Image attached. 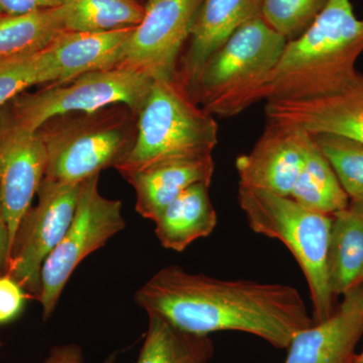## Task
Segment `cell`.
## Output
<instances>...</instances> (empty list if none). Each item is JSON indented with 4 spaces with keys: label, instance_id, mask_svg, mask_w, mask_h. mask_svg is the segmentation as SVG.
Wrapping results in <instances>:
<instances>
[{
    "label": "cell",
    "instance_id": "52a82bcc",
    "mask_svg": "<svg viewBox=\"0 0 363 363\" xmlns=\"http://www.w3.org/2000/svg\"><path fill=\"white\" fill-rule=\"evenodd\" d=\"M154 79L126 66L91 72L63 84L23 92L4 105L21 128L37 133L50 119L123 104L138 114Z\"/></svg>",
    "mask_w": 363,
    "mask_h": 363
},
{
    "label": "cell",
    "instance_id": "44dd1931",
    "mask_svg": "<svg viewBox=\"0 0 363 363\" xmlns=\"http://www.w3.org/2000/svg\"><path fill=\"white\" fill-rule=\"evenodd\" d=\"M213 354L209 335L182 330L164 318L149 315L147 335L136 363H209Z\"/></svg>",
    "mask_w": 363,
    "mask_h": 363
},
{
    "label": "cell",
    "instance_id": "ba28073f",
    "mask_svg": "<svg viewBox=\"0 0 363 363\" xmlns=\"http://www.w3.org/2000/svg\"><path fill=\"white\" fill-rule=\"evenodd\" d=\"M98 182L99 175L81 183L73 220L43 264L37 298L42 305L45 320L56 309L69 279L79 264L125 228L123 202L102 196Z\"/></svg>",
    "mask_w": 363,
    "mask_h": 363
},
{
    "label": "cell",
    "instance_id": "8992f818",
    "mask_svg": "<svg viewBox=\"0 0 363 363\" xmlns=\"http://www.w3.org/2000/svg\"><path fill=\"white\" fill-rule=\"evenodd\" d=\"M238 203L250 229L283 242L297 260L309 286L314 323L334 310L328 279L331 215L312 211L291 197L240 187Z\"/></svg>",
    "mask_w": 363,
    "mask_h": 363
},
{
    "label": "cell",
    "instance_id": "f546056e",
    "mask_svg": "<svg viewBox=\"0 0 363 363\" xmlns=\"http://www.w3.org/2000/svg\"><path fill=\"white\" fill-rule=\"evenodd\" d=\"M82 350L76 344L56 346L50 351L45 363H83Z\"/></svg>",
    "mask_w": 363,
    "mask_h": 363
},
{
    "label": "cell",
    "instance_id": "f1b7e54d",
    "mask_svg": "<svg viewBox=\"0 0 363 363\" xmlns=\"http://www.w3.org/2000/svg\"><path fill=\"white\" fill-rule=\"evenodd\" d=\"M11 242L9 238L1 193H0V276L6 274L11 260Z\"/></svg>",
    "mask_w": 363,
    "mask_h": 363
},
{
    "label": "cell",
    "instance_id": "4fadbf2b",
    "mask_svg": "<svg viewBox=\"0 0 363 363\" xmlns=\"http://www.w3.org/2000/svg\"><path fill=\"white\" fill-rule=\"evenodd\" d=\"M302 162L298 128L267 121L250 152L236 159L240 187L290 197Z\"/></svg>",
    "mask_w": 363,
    "mask_h": 363
},
{
    "label": "cell",
    "instance_id": "484cf974",
    "mask_svg": "<svg viewBox=\"0 0 363 363\" xmlns=\"http://www.w3.org/2000/svg\"><path fill=\"white\" fill-rule=\"evenodd\" d=\"M329 0H262V18L286 40L298 35L314 23Z\"/></svg>",
    "mask_w": 363,
    "mask_h": 363
},
{
    "label": "cell",
    "instance_id": "7a4b0ae2",
    "mask_svg": "<svg viewBox=\"0 0 363 363\" xmlns=\"http://www.w3.org/2000/svg\"><path fill=\"white\" fill-rule=\"evenodd\" d=\"M363 52V20L351 0H329L297 39L288 40L264 85L262 100L304 99L343 89L358 71Z\"/></svg>",
    "mask_w": 363,
    "mask_h": 363
},
{
    "label": "cell",
    "instance_id": "cb8c5ba5",
    "mask_svg": "<svg viewBox=\"0 0 363 363\" xmlns=\"http://www.w3.org/2000/svg\"><path fill=\"white\" fill-rule=\"evenodd\" d=\"M312 136L350 201L363 202V143L329 133Z\"/></svg>",
    "mask_w": 363,
    "mask_h": 363
},
{
    "label": "cell",
    "instance_id": "5b68a950",
    "mask_svg": "<svg viewBox=\"0 0 363 363\" xmlns=\"http://www.w3.org/2000/svg\"><path fill=\"white\" fill-rule=\"evenodd\" d=\"M136 123L135 112L123 104L50 119L37 131L47 156L45 178L81 184L116 169L135 145Z\"/></svg>",
    "mask_w": 363,
    "mask_h": 363
},
{
    "label": "cell",
    "instance_id": "603a6c76",
    "mask_svg": "<svg viewBox=\"0 0 363 363\" xmlns=\"http://www.w3.org/2000/svg\"><path fill=\"white\" fill-rule=\"evenodd\" d=\"M64 6L66 30L104 33L133 28L145 6L138 0H70Z\"/></svg>",
    "mask_w": 363,
    "mask_h": 363
},
{
    "label": "cell",
    "instance_id": "8fae6325",
    "mask_svg": "<svg viewBox=\"0 0 363 363\" xmlns=\"http://www.w3.org/2000/svg\"><path fill=\"white\" fill-rule=\"evenodd\" d=\"M47 156L38 133L21 128L0 108V193L11 250L23 217L45 178ZM13 253V252H11Z\"/></svg>",
    "mask_w": 363,
    "mask_h": 363
},
{
    "label": "cell",
    "instance_id": "83f0119b",
    "mask_svg": "<svg viewBox=\"0 0 363 363\" xmlns=\"http://www.w3.org/2000/svg\"><path fill=\"white\" fill-rule=\"evenodd\" d=\"M6 14H21L56 9L65 6L70 0H0Z\"/></svg>",
    "mask_w": 363,
    "mask_h": 363
},
{
    "label": "cell",
    "instance_id": "7402d4cb",
    "mask_svg": "<svg viewBox=\"0 0 363 363\" xmlns=\"http://www.w3.org/2000/svg\"><path fill=\"white\" fill-rule=\"evenodd\" d=\"M64 6L0 16V59L42 51L65 32Z\"/></svg>",
    "mask_w": 363,
    "mask_h": 363
},
{
    "label": "cell",
    "instance_id": "9a60e30c",
    "mask_svg": "<svg viewBox=\"0 0 363 363\" xmlns=\"http://www.w3.org/2000/svg\"><path fill=\"white\" fill-rule=\"evenodd\" d=\"M262 0H202L176 78L186 89L208 59L238 28L262 16Z\"/></svg>",
    "mask_w": 363,
    "mask_h": 363
},
{
    "label": "cell",
    "instance_id": "d4e9b609",
    "mask_svg": "<svg viewBox=\"0 0 363 363\" xmlns=\"http://www.w3.org/2000/svg\"><path fill=\"white\" fill-rule=\"evenodd\" d=\"M54 83V71L45 49L0 59V108L33 86Z\"/></svg>",
    "mask_w": 363,
    "mask_h": 363
},
{
    "label": "cell",
    "instance_id": "5bb4252c",
    "mask_svg": "<svg viewBox=\"0 0 363 363\" xmlns=\"http://www.w3.org/2000/svg\"><path fill=\"white\" fill-rule=\"evenodd\" d=\"M362 334L363 285L344 295L330 317L298 331L285 363H353Z\"/></svg>",
    "mask_w": 363,
    "mask_h": 363
},
{
    "label": "cell",
    "instance_id": "2e32d148",
    "mask_svg": "<svg viewBox=\"0 0 363 363\" xmlns=\"http://www.w3.org/2000/svg\"><path fill=\"white\" fill-rule=\"evenodd\" d=\"M212 156L174 160L123 175L135 193V210L154 222L162 210L196 184L211 185L214 174Z\"/></svg>",
    "mask_w": 363,
    "mask_h": 363
},
{
    "label": "cell",
    "instance_id": "ac0fdd59",
    "mask_svg": "<svg viewBox=\"0 0 363 363\" xmlns=\"http://www.w3.org/2000/svg\"><path fill=\"white\" fill-rule=\"evenodd\" d=\"M209 188L204 183L191 186L162 210L154 221L155 233L162 247L182 252L213 233L218 217Z\"/></svg>",
    "mask_w": 363,
    "mask_h": 363
},
{
    "label": "cell",
    "instance_id": "4316f807",
    "mask_svg": "<svg viewBox=\"0 0 363 363\" xmlns=\"http://www.w3.org/2000/svg\"><path fill=\"white\" fill-rule=\"evenodd\" d=\"M28 292L18 281L9 276H0V324L13 321L23 311Z\"/></svg>",
    "mask_w": 363,
    "mask_h": 363
},
{
    "label": "cell",
    "instance_id": "d6986e66",
    "mask_svg": "<svg viewBox=\"0 0 363 363\" xmlns=\"http://www.w3.org/2000/svg\"><path fill=\"white\" fill-rule=\"evenodd\" d=\"M331 217L328 279L336 298L363 285V202L350 201Z\"/></svg>",
    "mask_w": 363,
    "mask_h": 363
},
{
    "label": "cell",
    "instance_id": "ffe728a7",
    "mask_svg": "<svg viewBox=\"0 0 363 363\" xmlns=\"http://www.w3.org/2000/svg\"><path fill=\"white\" fill-rule=\"evenodd\" d=\"M298 130L302 168L290 197L312 211L333 215L350 204V198L312 135L301 128Z\"/></svg>",
    "mask_w": 363,
    "mask_h": 363
},
{
    "label": "cell",
    "instance_id": "7c38bea8",
    "mask_svg": "<svg viewBox=\"0 0 363 363\" xmlns=\"http://www.w3.org/2000/svg\"><path fill=\"white\" fill-rule=\"evenodd\" d=\"M267 121L310 135L329 133L363 143V73L343 89L323 96L267 101Z\"/></svg>",
    "mask_w": 363,
    "mask_h": 363
},
{
    "label": "cell",
    "instance_id": "3957f363",
    "mask_svg": "<svg viewBox=\"0 0 363 363\" xmlns=\"http://www.w3.org/2000/svg\"><path fill=\"white\" fill-rule=\"evenodd\" d=\"M136 138L116 167L121 176L174 160L212 156L218 124L178 79H157L136 114Z\"/></svg>",
    "mask_w": 363,
    "mask_h": 363
},
{
    "label": "cell",
    "instance_id": "4dcf8cb0",
    "mask_svg": "<svg viewBox=\"0 0 363 363\" xmlns=\"http://www.w3.org/2000/svg\"><path fill=\"white\" fill-rule=\"evenodd\" d=\"M116 353H113V354L109 355V357H107L102 363H114V362H116Z\"/></svg>",
    "mask_w": 363,
    "mask_h": 363
},
{
    "label": "cell",
    "instance_id": "6da1fadb",
    "mask_svg": "<svg viewBox=\"0 0 363 363\" xmlns=\"http://www.w3.org/2000/svg\"><path fill=\"white\" fill-rule=\"evenodd\" d=\"M138 307L199 335L238 331L288 350L298 331L314 324L302 295L283 284L221 279L162 267L135 295Z\"/></svg>",
    "mask_w": 363,
    "mask_h": 363
},
{
    "label": "cell",
    "instance_id": "e0dca14e",
    "mask_svg": "<svg viewBox=\"0 0 363 363\" xmlns=\"http://www.w3.org/2000/svg\"><path fill=\"white\" fill-rule=\"evenodd\" d=\"M133 28L104 33L65 30L60 33L45 48L54 71V84L119 66L123 45Z\"/></svg>",
    "mask_w": 363,
    "mask_h": 363
},
{
    "label": "cell",
    "instance_id": "30bf717a",
    "mask_svg": "<svg viewBox=\"0 0 363 363\" xmlns=\"http://www.w3.org/2000/svg\"><path fill=\"white\" fill-rule=\"evenodd\" d=\"M202 0H147L140 23L123 45L119 66L157 80L175 78Z\"/></svg>",
    "mask_w": 363,
    "mask_h": 363
},
{
    "label": "cell",
    "instance_id": "9c48e42d",
    "mask_svg": "<svg viewBox=\"0 0 363 363\" xmlns=\"http://www.w3.org/2000/svg\"><path fill=\"white\" fill-rule=\"evenodd\" d=\"M81 184H66L44 178L39 200L21 221L6 274L13 277L37 298L45 259L68 230L77 207Z\"/></svg>",
    "mask_w": 363,
    "mask_h": 363
},
{
    "label": "cell",
    "instance_id": "d6a6232c",
    "mask_svg": "<svg viewBox=\"0 0 363 363\" xmlns=\"http://www.w3.org/2000/svg\"><path fill=\"white\" fill-rule=\"evenodd\" d=\"M4 7H2L1 1H0V16H4Z\"/></svg>",
    "mask_w": 363,
    "mask_h": 363
},
{
    "label": "cell",
    "instance_id": "277c9868",
    "mask_svg": "<svg viewBox=\"0 0 363 363\" xmlns=\"http://www.w3.org/2000/svg\"><path fill=\"white\" fill-rule=\"evenodd\" d=\"M286 43L262 16L248 21L207 60L188 92L212 116H238L262 101Z\"/></svg>",
    "mask_w": 363,
    "mask_h": 363
},
{
    "label": "cell",
    "instance_id": "1f68e13d",
    "mask_svg": "<svg viewBox=\"0 0 363 363\" xmlns=\"http://www.w3.org/2000/svg\"><path fill=\"white\" fill-rule=\"evenodd\" d=\"M353 363H363V351L360 354L355 355Z\"/></svg>",
    "mask_w": 363,
    "mask_h": 363
}]
</instances>
